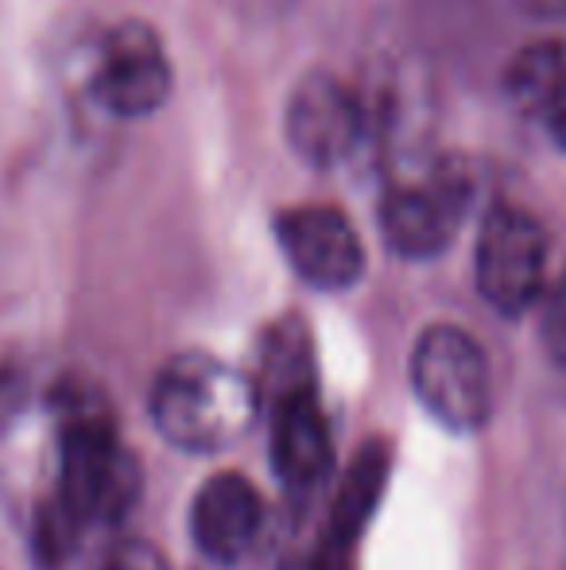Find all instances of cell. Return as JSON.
Listing matches in <instances>:
<instances>
[{
  "instance_id": "6da1fadb",
  "label": "cell",
  "mask_w": 566,
  "mask_h": 570,
  "mask_svg": "<svg viewBox=\"0 0 566 570\" xmlns=\"http://www.w3.org/2000/svg\"><path fill=\"white\" fill-rule=\"evenodd\" d=\"M260 415V392L245 373L206 353L167 361L151 389V420L159 435L190 454L234 446Z\"/></svg>"
},
{
  "instance_id": "7a4b0ae2",
  "label": "cell",
  "mask_w": 566,
  "mask_h": 570,
  "mask_svg": "<svg viewBox=\"0 0 566 570\" xmlns=\"http://www.w3.org/2000/svg\"><path fill=\"white\" fill-rule=\"evenodd\" d=\"M62 404L59 497L78 524H113L140 493V465L121 446L109 407L90 389H70Z\"/></svg>"
},
{
  "instance_id": "3957f363",
  "label": "cell",
  "mask_w": 566,
  "mask_h": 570,
  "mask_svg": "<svg viewBox=\"0 0 566 570\" xmlns=\"http://www.w3.org/2000/svg\"><path fill=\"white\" fill-rule=\"evenodd\" d=\"M411 389L438 423L477 431L493 412V376L485 350L461 326H427L411 350Z\"/></svg>"
},
{
  "instance_id": "277c9868",
  "label": "cell",
  "mask_w": 566,
  "mask_h": 570,
  "mask_svg": "<svg viewBox=\"0 0 566 570\" xmlns=\"http://www.w3.org/2000/svg\"><path fill=\"white\" fill-rule=\"evenodd\" d=\"M474 198V179L461 164H438L424 179L396 183L380 203V229L400 256L424 261L454 240Z\"/></svg>"
},
{
  "instance_id": "5b68a950",
  "label": "cell",
  "mask_w": 566,
  "mask_h": 570,
  "mask_svg": "<svg viewBox=\"0 0 566 570\" xmlns=\"http://www.w3.org/2000/svg\"><path fill=\"white\" fill-rule=\"evenodd\" d=\"M547 272V237L532 214L516 206H497L485 218L477 240L474 276L477 292L497 307L500 315H520L544 292Z\"/></svg>"
},
{
  "instance_id": "8992f818",
  "label": "cell",
  "mask_w": 566,
  "mask_h": 570,
  "mask_svg": "<svg viewBox=\"0 0 566 570\" xmlns=\"http://www.w3.org/2000/svg\"><path fill=\"white\" fill-rule=\"evenodd\" d=\"M171 59L156 28L140 20L117 23L93 59L90 90L113 117H148L171 98Z\"/></svg>"
},
{
  "instance_id": "52a82bcc",
  "label": "cell",
  "mask_w": 566,
  "mask_h": 570,
  "mask_svg": "<svg viewBox=\"0 0 566 570\" xmlns=\"http://www.w3.org/2000/svg\"><path fill=\"white\" fill-rule=\"evenodd\" d=\"M287 140L310 167H338L354 159V151L369 140L361 90L334 78L330 70L307 75L287 101Z\"/></svg>"
},
{
  "instance_id": "ba28073f",
  "label": "cell",
  "mask_w": 566,
  "mask_h": 570,
  "mask_svg": "<svg viewBox=\"0 0 566 570\" xmlns=\"http://www.w3.org/2000/svg\"><path fill=\"white\" fill-rule=\"evenodd\" d=\"M280 245L291 268L322 292H341L365 272V248L349 218L334 206H299L280 218Z\"/></svg>"
},
{
  "instance_id": "9c48e42d",
  "label": "cell",
  "mask_w": 566,
  "mask_h": 570,
  "mask_svg": "<svg viewBox=\"0 0 566 570\" xmlns=\"http://www.w3.org/2000/svg\"><path fill=\"white\" fill-rule=\"evenodd\" d=\"M260 520H265L260 493L241 473L210 478L198 489L195 509H190L195 543L202 548V556L218 559V563H237V559L249 556L252 543H257Z\"/></svg>"
},
{
  "instance_id": "30bf717a",
  "label": "cell",
  "mask_w": 566,
  "mask_h": 570,
  "mask_svg": "<svg viewBox=\"0 0 566 570\" xmlns=\"http://www.w3.org/2000/svg\"><path fill=\"white\" fill-rule=\"evenodd\" d=\"M330 428L315 392H295L272 404V470L291 493H310L330 473Z\"/></svg>"
},
{
  "instance_id": "8fae6325",
  "label": "cell",
  "mask_w": 566,
  "mask_h": 570,
  "mask_svg": "<svg viewBox=\"0 0 566 570\" xmlns=\"http://www.w3.org/2000/svg\"><path fill=\"white\" fill-rule=\"evenodd\" d=\"M388 485V446L373 439L369 446H361V454L354 458L349 473L341 478L338 497H334L330 524H326V543L338 551H349L357 543V535L365 532V524L377 512L380 497Z\"/></svg>"
},
{
  "instance_id": "7c38bea8",
  "label": "cell",
  "mask_w": 566,
  "mask_h": 570,
  "mask_svg": "<svg viewBox=\"0 0 566 570\" xmlns=\"http://www.w3.org/2000/svg\"><path fill=\"white\" fill-rule=\"evenodd\" d=\"M566 78V43L563 39H536L513 59L505 75V90L513 98V106L528 117H544V109L552 106L555 90Z\"/></svg>"
},
{
  "instance_id": "4fadbf2b",
  "label": "cell",
  "mask_w": 566,
  "mask_h": 570,
  "mask_svg": "<svg viewBox=\"0 0 566 570\" xmlns=\"http://www.w3.org/2000/svg\"><path fill=\"white\" fill-rule=\"evenodd\" d=\"M544 350L552 353L555 365L566 368V272L559 276V284L552 287L544 307Z\"/></svg>"
},
{
  "instance_id": "5bb4252c",
  "label": "cell",
  "mask_w": 566,
  "mask_h": 570,
  "mask_svg": "<svg viewBox=\"0 0 566 570\" xmlns=\"http://www.w3.org/2000/svg\"><path fill=\"white\" fill-rule=\"evenodd\" d=\"M106 570H167L163 556H159L151 543H140V540H129L109 556Z\"/></svg>"
},
{
  "instance_id": "9a60e30c",
  "label": "cell",
  "mask_w": 566,
  "mask_h": 570,
  "mask_svg": "<svg viewBox=\"0 0 566 570\" xmlns=\"http://www.w3.org/2000/svg\"><path fill=\"white\" fill-rule=\"evenodd\" d=\"M280 570H346V551L330 548V543L322 540V548L302 551V556H291Z\"/></svg>"
},
{
  "instance_id": "2e32d148",
  "label": "cell",
  "mask_w": 566,
  "mask_h": 570,
  "mask_svg": "<svg viewBox=\"0 0 566 570\" xmlns=\"http://www.w3.org/2000/svg\"><path fill=\"white\" fill-rule=\"evenodd\" d=\"M532 16H566V0H516Z\"/></svg>"
}]
</instances>
